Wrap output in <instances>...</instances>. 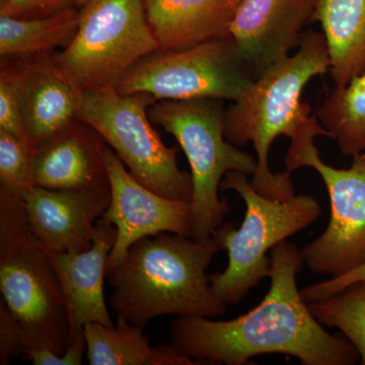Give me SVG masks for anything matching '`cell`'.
I'll return each instance as SVG.
<instances>
[{"mask_svg":"<svg viewBox=\"0 0 365 365\" xmlns=\"http://www.w3.org/2000/svg\"><path fill=\"white\" fill-rule=\"evenodd\" d=\"M304 264L302 249L280 242L271 250L270 288L258 306L228 321L177 317L172 345L201 364L244 365L264 354L289 355L304 365L356 364V348L326 331L302 297L297 275Z\"/></svg>","mask_w":365,"mask_h":365,"instance_id":"1","label":"cell"},{"mask_svg":"<svg viewBox=\"0 0 365 365\" xmlns=\"http://www.w3.org/2000/svg\"><path fill=\"white\" fill-rule=\"evenodd\" d=\"M0 292L35 365H81L83 332L69 345L68 311L49 252L34 235L20 196L0 187Z\"/></svg>","mask_w":365,"mask_h":365,"instance_id":"2","label":"cell"},{"mask_svg":"<svg viewBox=\"0 0 365 365\" xmlns=\"http://www.w3.org/2000/svg\"><path fill=\"white\" fill-rule=\"evenodd\" d=\"M220 250L212 237L196 240L172 232L132 245L106 277L114 287L110 304L117 319L144 328L160 316L215 318L227 313L206 274Z\"/></svg>","mask_w":365,"mask_h":365,"instance_id":"3","label":"cell"},{"mask_svg":"<svg viewBox=\"0 0 365 365\" xmlns=\"http://www.w3.org/2000/svg\"><path fill=\"white\" fill-rule=\"evenodd\" d=\"M330 66L323 33L309 30L292 55L257 76L225 109L227 140L237 148L253 143L257 169L251 184L262 195L276 200L295 195L292 174L271 172L269 151L278 137L290 138L311 116V106L302 102V91L312 79L329 72Z\"/></svg>","mask_w":365,"mask_h":365,"instance_id":"4","label":"cell"},{"mask_svg":"<svg viewBox=\"0 0 365 365\" xmlns=\"http://www.w3.org/2000/svg\"><path fill=\"white\" fill-rule=\"evenodd\" d=\"M220 189L235 191L246 204L241 227L223 222L211 237L220 249L227 252V267L208 275L211 289L227 306H237L252 288L268 277V251L309 227L319 217L322 208L313 196L294 195L276 200L259 193L248 175L228 172Z\"/></svg>","mask_w":365,"mask_h":365,"instance_id":"5","label":"cell"},{"mask_svg":"<svg viewBox=\"0 0 365 365\" xmlns=\"http://www.w3.org/2000/svg\"><path fill=\"white\" fill-rule=\"evenodd\" d=\"M148 114L153 122L176 138L188 160L192 178V237H211L232 212L227 201L220 197L223 178L232 170L253 176L256 158L225 137L222 100L158 101Z\"/></svg>","mask_w":365,"mask_h":365,"instance_id":"6","label":"cell"},{"mask_svg":"<svg viewBox=\"0 0 365 365\" xmlns=\"http://www.w3.org/2000/svg\"><path fill=\"white\" fill-rule=\"evenodd\" d=\"M318 136L330 138L317 115H311L290 137L285 170L292 174L311 168L325 184L330 222L318 239L302 250L312 272L336 277L365 263V153L353 155L348 169H336L319 157L314 144Z\"/></svg>","mask_w":365,"mask_h":365,"instance_id":"7","label":"cell"},{"mask_svg":"<svg viewBox=\"0 0 365 365\" xmlns=\"http://www.w3.org/2000/svg\"><path fill=\"white\" fill-rule=\"evenodd\" d=\"M158 51L143 0H90L73 39L51 60L83 93L116 88L137 62Z\"/></svg>","mask_w":365,"mask_h":365,"instance_id":"8","label":"cell"},{"mask_svg":"<svg viewBox=\"0 0 365 365\" xmlns=\"http://www.w3.org/2000/svg\"><path fill=\"white\" fill-rule=\"evenodd\" d=\"M155 102L148 93L93 88L81 93L78 119L103 137L137 181L165 198L190 200L191 174L180 169L178 148L163 143L148 118Z\"/></svg>","mask_w":365,"mask_h":365,"instance_id":"9","label":"cell"},{"mask_svg":"<svg viewBox=\"0 0 365 365\" xmlns=\"http://www.w3.org/2000/svg\"><path fill=\"white\" fill-rule=\"evenodd\" d=\"M255 78L232 38H220L137 62L116 86L123 95L148 93L157 101L237 100Z\"/></svg>","mask_w":365,"mask_h":365,"instance_id":"10","label":"cell"},{"mask_svg":"<svg viewBox=\"0 0 365 365\" xmlns=\"http://www.w3.org/2000/svg\"><path fill=\"white\" fill-rule=\"evenodd\" d=\"M111 200L102 218L117 230L107 272L116 267L136 242L160 232L192 237L190 200H173L151 191L132 176L117 153L104 146ZM107 274V273H106Z\"/></svg>","mask_w":365,"mask_h":365,"instance_id":"11","label":"cell"},{"mask_svg":"<svg viewBox=\"0 0 365 365\" xmlns=\"http://www.w3.org/2000/svg\"><path fill=\"white\" fill-rule=\"evenodd\" d=\"M319 0H240L232 38L255 78L294 53L314 21Z\"/></svg>","mask_w":365,"mask_h":365,"instance_id":"12","label":"cell"},{"mask_svg":"<svg viewBox=\"0 0 365 365\" xmlns=\"http://www.w3.org/2000/svg\"><path fill=\"white\" fill-rule=\"evenodd\" d=\"M34 235L50 253H78L93 245L111 193L34 186L20 196Z\"/></svg>","mask_w":365,"mask_h":365,"instance_id":"13","label":"cell"},{"mask_svg":"<svg viewBox=\"0 0 365 365\" xmlns=\"http://www.w3.org/2000/svg\"><path fill=\"white\" fill-rule=\"evenodd\" d=\"M105 140L76 119L38 146L34 155L35 186L66 191L111 193Z\"/></svg>","mask_w":365,"mask_h":365,"instance_id":"14","label":"cell"},{"mask_svg":"<svg viewBox=\"0 0 365 365\" xmlns=\"http://www.w3.org/2000/svg\"><path fill=\"white\" fill-rule=\"evenodd\" d=\"M116 239V227L101 218L90 249L78 253L49 252L66 300L71 325L69 345L88 324L115 326L106 304L104 281L108 259Z\"/></svg>","mask_w":365,"mask_h":365,"instance_id":"15","label":"cell"},{"mask_svg":"<svg viewBox=\"0 0 365 365\" xmlns=\"http://www.w3.org/2000/svg\"><path fill=\"white\" fill-rule=\"evenodd\" d=\"M52 54L11 62L26 136L35 150L78 119L81 91L54 66Z\"/></svg>","mask_w":365,"mask_h":365,"instance_id":"16","label":"cell"},{"mask_svg":"<svg viewBox=\"0 0 365 365\" xmlns=\"http://www.w3.org/2000/svg\"><path fill=\"white\" fill-rule=\"evenodd\" d=\"M143 4L158 52H170L230 37L240 0H143Z\"/></svg>","mask_w":365,"mask_h":365,"instance_id":"17","label":"cell"},{"mask_svg":"<svg viewBox=\"0 0 365 365\" xmlns=\"http://www.w3.org/2000/svg\"><path fill=\"white\" fill-rule=\"evenodd\" d=\"M314 21L321 25L335 88L365 71V0H319Z\"/></svg>","mask_w":365,"mask_h":365,"instance_id":"18","label":"cell"},{"mask_svg":"<svg viewBox=\"0 0 365 365\" xmlns=\"http://www.w3.org/2000/svg\"><path fill=\"white\" fill-rule=\"evenodd\" d=\"M79 16L81 9L35 18L0 14L1 60L29 58L64 49L78 31Z\"/></svg>","mask_w":365,"mask_h":365,"instance_id":"19","label":"cell"},{"mask_svg":"<svg viewBox=\"0 0 365 365\" xmlns=\"http://www.w3.org/2000/svg\"><path fill=\"white\" fill-rule=\"evenodd\" d=\"M316 115L343 155L365 153V71L334 88Z\"/></svg>","mask_w":365,"mask_h":365,"instance_id":"20","label":"cell"},{"mask_svg":"<svg viewBox=\"0 0 365 365\" xmlns=\"http://www.w3.org/2000/svg\"><path fill=\"white\" fill-rule=\"evenodd\" d=\"M141 327L123 319L117 325L88 324L83 328L91 365H150L153 347Z\"/></svg>","mask_w":365,"mask_h":365,"instance_id":"21","label":"cell"},{"mask_svg":"<svg viewBox=\"0 0 365 365\" xmlns=\"http://www.w3.org/2000/svg\"><path fill=\"white\" fill-rule=\"evenodd\" d=\"M307 304L319 323L342 333L356 348L360 361L365 365V281Z\"/></svg>","mask_w":365,"mask_h":365,"instance_id":"22","label":"cell"},{"mask_svg":"<svg viewBox=\"0 0 365 365\" xmlns=\"http://www.w3.org/2000/svg\"><path fill=\"white\" fill-rule=\"evenodd\" d=\"M34 155L30 144L0 129V187L21 196L35 186Z\"/></svg>","mask_w":365,"mask_h":365,"instance_id":"23","label":"cell"},{"mask_svg":"<svg viewBox=\"0 0 365 365\" xmlns=\"http://www.w3.org/2000/svg\"><path fill=\"white\" fill-rule=\"evenodd\" d=\"M1 72H0V129L13 134V135L18 137L21 140L25 141L31 145L28 136H26L23 116H21L14 67L11 62L7 61V60H1Z\"/></svg>","mask_w":365,"mask_h":365,"instance_id":"24","label":"cell"},{"mask_svg":"<svg viewBox=\"0 0 365 365\" xmlns=\"http://www.w3.org/2000/svg\"><path fill=\"white\" fill-rule=\"evenodd\" d=\"M90 0H0V14L16 18H35L81 9Z\"/></svg>","mask_w":365,"mask_h":365,"instance_id":"25","label":"cell"},{"mask_svg":"<svg viewBox=\"0 0 365 365\" xmlns=\"http://www.w3.org/2000/svg\"><path fill=\"white\" fill-rule=\"evenodd\" d=\"M30 350L25 333L4 300H0V364H11L13 357L26 356Z\"/></svg>","mask_w":365,"mask_h":365,"instance_id":"26","label":"cell"},{"mask_svg":"<svg viewBox=\"0 0 365 365\" xmlns=\"http://www.w3.org/2000/svg\"><path fill=\"white\" fill-rule=\"evenodd\" d=\"M364 281H365V263L350 270L349 272L304 287L300 292L307 302H319V300L333 297L355 283L364 282Z\"/></svg>","mask_w":365,"mask_h":365,"instance_id":"27","label":"cell"},{"mask_svg":"<svg viewBox=\"0 0 365 365\" xmlns=\"http://www.w3.org/2000/svg\"><path fill=\"white\" fill-rule=\"evenodd\" d=\"M200 362L180 352L172 344L153 347L150 365H194Z\"/></svg>","mask_w":365,"mask_h":365,"instance_id":"28","label":"cell"}]
</instances>
